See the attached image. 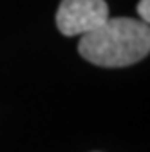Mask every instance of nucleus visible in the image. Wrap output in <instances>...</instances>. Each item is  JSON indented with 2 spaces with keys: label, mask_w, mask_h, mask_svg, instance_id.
Here are the masks:
<instances>
[{
  "label": "nucleus",
  "mask_w": 150,
  "mask_h": 152,
  "mask_svg": "<svg viewBox=\"0 0 150 152\" xmlns=\"http://www.w3.org/2000/svg\"><path fill=\"white\" fill-rule=\"evenodd\" d=\"M105 0H62L56 11V26L65 36L87 34L108 20Z\"/></svg>",
  "instance_id": "2"
},
{
  "label": "nucleus",
  "mask_w": 150,
  "mask_h": 152,
  "mask_svg": "<svg viewBox=\"0 0 150 152\" xmlns=\"http://www.w3.org/2000/svg\"><path fill=\"white\" fill-rule=\"evenodd\" d=\"M82 58L100 67H127L148 56V24L134 18H108L100 27L82 34Z\"/></svg>",
  "instance_id": "1"
},
{
  "label": "nucleus",
  "mask_w": 150,
  "mask_h": 152,
  "mask_svg": "<svg viewBox=\"0 0 150 152\" xmlns=\"http://www.w3.org/2000/svg\"><path fill=\"white\" fill-rule=\"evenodd\" d=\"M138 15L141 16V22L148 24V20H150V0H139V4H138Z\"/></svg>",
  "instance_id": "3"
}]
</instances>
